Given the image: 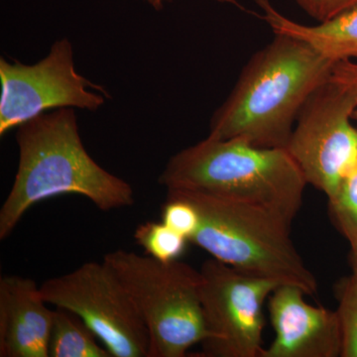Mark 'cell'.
Returning a JSON list of instances; mask_svg holds the SVG:
<instances>
[{"mask_svg":"<svg viewBox=\"0 0 357 357\" xmlns=\"http://www.w3.org/2000/svg\"><path fill=\"white\" fill-rule=\"evenodd\" d=\"M162 222L190 241L198 229L199 217L198 211L190 202L167 192V202L162 208Z\"/></svg>","mask_w":357,"mask_h":357,"instance_id":"e0dca14e","label":"cell"},{"mask_svg":"<svg viewBox=\"0 0 357 357\" xmlns=\"http://www.w3.org/2000/svg\"><path fill=\"white\" fill-rule=\"evenodd\" d=\"M48 306L32 279L0 278V356L49 357L54 310Z\"/></svg>","mask_w":357,"mask_h":357,"instance_id":"8fae6325","label":"cell"},{"mask_svg":"<svg viewBox=\"0 0 357 357\" xmlns=\"http://www.w3.org/2000/svg\"><path fill=\"white\" fill-rule=\"evenodd\" d=\"M331 217L351 248L357 245V162L344 176L332 199H328Z\"/></svg>","mask_w":357,"mask_h":357,"instance_id":"9a60e30c","label":"cell"},{"mask_svg":"<svg viewBox=\"0 0 357 357\" xmlns=\"http://www.w3.org/2000/svg\"><path fill=\"white\" fill-rule=\"evenodd\" d=\"M159 183L167 190L210 192L264 206L291 222L299 213L307 185L285 148L208 136L173 155Z\"/></svg>","mask_w":357,"mask_h":357,"instance_id":"3957f363","label":"cell"},{"mask_svg":"<svg viewBox=\"0 0 357 357\" xmlns=\"http://www.w3.org/2000/svg\"><path fill=\"white\" fill-rule=\"evenodd\" d=\"M338 307L342 332V357H357V274L338 284Z\"/></svg>","mask_w":357,"mask_h":357,"instance_id":"2e32d148","label":"cell"},{"mask_svg":"<svg viewBox=\"0 0 357 357\" xmlns=\"http://www.w3.org/2000/svg\"><path fill=\"white\" fill-rule=\"evenodd\" d=\"M89 326L75 312L54 310L49 357H112Z\"/></svg>","mask_w":357,"mask_h":357,"instance_id":"4fadbf2b","label":"cell"},{"mask_svg":"<svg viewBox=\"0 0 357 357\" xmlns=\"http://www.w3.org/2000/svg\"><path fill=\"white\" fill-rule=\"evenodd\" d=\"M142 1L146 2V3L149 4L150 6L153 7L155 10L159 11L163 8L164 1H165V0H142ZM215 1L227 2V3H236V1H234V0H215Z\"/></svg>","mask_w":357,"mask_h":357,"instance_id":"ffe728a7","label":"cell"},{"mask_svg":"<svg viewBox=\"0 0 357 357\" xmlns=\"http://www.w3.org/2000/svg\"><path fill=\"white\" fill-rule=\"evenodd\" d=\"M356 109L351 91L330 77L305 103L286 148L307 184L328 199L357 162Z\"/></svg>","mask_w":357,"mask_h":357,"instance_id":"9c48e42d","label":"cell"},{"mask_svg":"<svg viewBox=\"0 0 357 357\" xmlns=\"http://www.w3.org/2000/svg\"><path fill=\"white\" fill-rule=\"evenodd\" d=\"M199 272L208 337L199 356H261L263 306L282 284L244 273L215 258L204 261Z\"/></svg>","mask_w":357,"mask_h":357,"instance_id":"52a82bcc","label":"cell"},{"mask_svg":"<svg viewBox=\"0 0 357 357\" xmlns=\"http://www.w3.org/2000/svg\"><path fill=\"white\" fill-rule=\"evenodd\" d=\"M167 191L198 211L199 227L189 243L211 258L244 273L297 286L307 295L317 293L316 276L291 238L292 222L280 213L210 192Z\"/></svg>","mask_w":357,"mask_h":357,"instance_id":"277c9868","label":"cell"},{"mask_svg":"<svg viewBox=\"0 0 357 357\" xmlns=\"http://www.w3.org/2000/svg\"><path fill=\"white\" fill-rule=\"evenodd\" d=\"M17 172L0 208V239L13 234L26 213L45 199L79 195L98 210L135 203L131 185L103 169L86 151L75 109L37 115L17 128Z\"/></svg>","mask_w":357,"mask_h":357,"instance_id":"7a4b0ae2","label":"cell"},{"mask_svg":"<svg viewBox=\"0 0 357 357\" xmlns=\"http://www.w3.org/2000/svg\"><path fill=\"white\" fill-rule=\"evenodd\" d=\"M103 261L123 284L146 326L149 357H185L208 337L199 269L123 249L107 253Z\"/></svg>","mask_w":357,"mask_h":357,"instance_id":"5b68a950","label":"cell"},{"mask_svg":"<svg viewBox=\"0 0 357 357\" xmlns=\"http://www.w3.org/2000/svg\"><path fill=\"white\" fill-rule=\"evenodd\" d=\"M351 265L352 273L357 274V245L356 248H351Z\"/></svg>","mask_w":357,"mask_h":357,"instance_id":"44dd1931","label":"cell"},{"mask_svg":"<svg viewBox=\"0 0 357 357\" xmlns=\"http://www.w3.org/2000/svg\"><path fill=\"white\" fill-rule=\"evenodd\" d=\"M294 2L310 17L321 23L354 6L357 0H294Z\"/></svg>","mask_w":357,"mask_h":357,"instance_id":"ac0fdd59","label":"cell"},{"mask_svg":"<svg viewBox=\"0 0 357 357\" xmlns=\"http://www.w3.org/2000/svg\"><path fill=\"white\" fill-rule=\"evenodd\" d=\"M307 294L282 284L268 298L275 338L260 357H338L342 332L337 311L310 305Z\"/></svg>","mask_w":357,"mask_h":357,"instance_id":"30bf717a","label":"cell"},{"mask_svg":"<svg viewBox=\"0 0 357 357\" xmlns=\"http://www.w3.org/2000/svg\"><path fill=\"white\" fill-rule=\"evenodd\" d=\"M274 34H286L307 42L333 62L357 61V3L317 25L289 20L268 0H255Z\"/></svg>","mask_w":357,"mask_h":357,"instance_id":"7c38bea8","label":"cell"},{"mask_svg":"<svg viewBox=\"0 0 357 357\" xmlns=\"http://www.w3.org/2000/svg\"><path fill=\"white\" fill-rule=\"evenodd\" d=\"M335 63L303 40L275 34L211 116L208 137L286 149L301 110L330 79Z\"/></svg>","mask_w":357,"mask_h":357,"instance_id":"6da1fadb","label":"cell"},{"mask_svg":"<svg viewBox=\"0 0 357 357\" xmlns=\"http://www.w3.org/2000/svg\"><path fill=\"white\" fill-rule=\"evenodd\" d=\"M331 77L349 89L356 98V109L352 115V119L357 121V61H337L333 64Z\"/></svg>","mask_w":357,"mask_h":357,"instance_id":"d6986e66","label":"cell"},{"mask_svg":"<svg viewBox=\"0 0 357 357\" xmlns=\"http://www.w3.org/2000/svg\"><path fill=\"white\" fill-rule=\"evenodd\" d=\"M0 83L1 136L50 110L70 107L96 112L110 98L102 86L77 72L68 38L56 41L36 64L0 59Z\"/></svg>","mask_w":357,"mask_h":357,"instance_id":"ba28073f","label":"cell"},{"mask_svg":"<svg viewBox=\"0 0 357 357\" xmlns=\"http://www.w3.org/2000/svg\"><path fill=\"white\" fill-rule=\"evenodd\" d=\"M134 239L148 256L161 262L178 260L189 243L188 238L163 222H148L138 225Z\"/></svg>","mask_w":357,"mask_h":357,"instance_id":"5bb4252c","label":"cell"},{"mask_svg":"<svg viewBox=\"0 0 357 357\" xmlns=\"http://www.w3.org/2000/svg\"><path fill=\"white\" fill-rule=\"evenodd\" d=\"M52 306L77 314L112 357H149L144 321L117 275L105 261L86 262L40 286Z\"/></svg>","mask_w":357,"mask_h":357,"instance_id":"8992f818","label":"cell"}]
</instances>
